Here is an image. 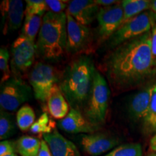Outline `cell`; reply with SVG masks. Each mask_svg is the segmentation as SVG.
Masks as SVG:
<instances>
[{
	"label": "cell",
	"instance_id": "32",
	"mask_svg": "<svg viewBox=\"0 0 156 156\" xmlns=\"http://www.w3.org/2000/svg\"><path fill=\"white\" fill-rule=\"evenodd\" d=\"M95 2L99 6H103V7H104L117 5L121 3V2L114 1V0H95Z\"/></svg>",
	"mask_w": 156,
	"mask_h": 156
},
{
	"label": "cell",
	"instance_id": "13",
	"mask_svg": "<svg viewBox=\"0 0 156 156\" xmlns=\"http://www.w3.org/2000/svg\"><path fill=\"white\" fill-rule=\"evenodd\" d=\"M2 16V32L7 34L10 31L20 28L22 23L24 9L23 3L20 0H5L0 5Z\"/></svg>",
	"mask_w": 156,
	"mask_h": 156
},
{
	"label": "cell",
	"instance_id": "33",
	"mask_svg": "<svg viewBox=\"0 0 156 156\" xmlns=\"http://www.w3.org/2000/svg\"><path fill=\"white\" fill-rule=\"evenodd\" d=\"M150 147H151V151L156 153V133L154 134V136L150 141Z\"/></svg>",
	"mask_w": 156,
	"mask_h": 156
},
{
	"label": "cell",
	"instance_id": "34",
	"mask_svg": "<svg viewBox=\"0 0 156 156\" xmlns=\"http://www.w3.org/2000/svg\"><path fill=\"white\" fill-rule=\"evenodd\" d=\"M151 10L156 15V0L151 1Z\"/></svg>",
	"mask_w": 156,
	"mask_h": 156
},
{
	"label": "cell",
	"instance_id": "19",
	"mask_svg": "<svg viewBox=\"0 0 156 156\" xmlns=\"http://www.w3.org/2000/svg\"><path fill=\"white\" fill-rule=\"evenodd\" d=\"M122 6L124 10V23H125L145 10L151 9V1L124 0L122 1Z\"/></svg>",
	"mask_w": 156,
	"mask_h": 156
},
{
	"label": "cell",
	"instance_id": "14",
	"mask_svg": "<svg viewBox=\"0 0 156 156\" xmlns=\"http://www.w3.org/2000/svg\"><path fill=\"white\" fill-rule=\"evenodd\" d=\"M101 7L95 1L90 0H74L69 2L67 12L77 22L88 26L97 18Z\"/></svg>",
	"mask_w": 156,
	"mask_h": 156
},
{
	"label": "cell",
	"instance_id": "18",
	"mask_svg": "<svg viewBox=\"0 0 156 156\" xmlns=\"http://www.w3.org/2000/svg\"><path fill=\"white\" fill-rule=\"evenodd\" d=\"M41 141L30 136H23L15 141L16 153L21 156H38Z\"/></svg>",
	"mask_w": 156,
	"mask_h": 156
},
{
	"label": "cell",
	"instance_id": "17",
	"mask_svg": "<svg viewBox=\"0 0 156 156\" xmlns=\"http://www.w3.org/2000/svg\"><path fill=\"white\" fill-rule=\"evenodd\" d=\"M46 105L50 115L56 119H62L69 113V105L57 83L51 90Z\"/></svg>",
	"mask_w": 156,
	"mask_h": 156
},
{
	"label": "cell",
	"instance_id": "2",
	"mask_svg": "<svg viewBox=\"0 0 156 156\" xmlns=\"http://www.w3.org/2000/svg\"><path fill=\"white\" fill-rule=\"evenodd\" d=\"M96 69L88 56L76 58L66 67L59 87L71 108L83 112L88 100Z\"/></svg>",
	"mask_w": 156,
	"mask_h": 156
},
{
	"label": "cell",
	"instance_id": "29",
	"mask_svg": "<svg viewBox=\"0 0 156 156\" xmlns=\"http://www.w3.org/2000/svg\"><path fill=\"white\" fill-rule=\"evenodd\" d=\"M15 153H16L15 141L6 140L0 142V156H5Z\"/></svg>",
	"mask_w": 156,
	"mask_h": 156
},
{
	"label": "cell",
	"instance_id": "1",
	"mask_svg": "<svg viewBox=\"0 0 156 156\" xmlns=\"http://www.w3.org/2000/svg\"><path fill=\"white\" fill-rule=\"evenodd\" d=\"M102 68L114 93L152 85L156 62L151 51V31L112 48Z\"/></svg>",
	"mask_w": 156,
	"mask_h": 156
},
{
	"label": "cell",
	"instance_id": "35",
	"mask_svg": "<svg viewBox=\"0 0 156 156\" xmlns=\"http://www.w3.org/2000/svg\"><path fill=\"white\" fill-rule=\"evenodd\" d=\"M5 156H18V155L16 153H11V154H8V155H6Z\"/></svg>",
	"mask_w": 156,
	"mask_h": 156
},
{
	"label": "cell",
	"instance_id": "20",
	"mask_svg": "<svg viewBox=\"0 0 156 156\" xmlns=\"http://www.w3.org/2000/svg\"><path fill=\"white\" fill-rule=\"evenodd\" d=\"M43 17L44 16L41 15L25 14L21 35L32 41H35L37 34H39L41 27Z\"/></svg>",
	"mask_w": 156,
	"mask_h": 156
},
{
	"label": "cell",
	"instance_id": "11",
	"mask_svg": "<svg viewBox=\"0 0 156 156\" xmlns=\"http://www.w3.org/2000/svg\"><path fill=\"white\" fill-rule=\"evenodd\" d=\"M79 142L83 151L91 156L102 155L119 144L118 138L106 132L83 134Z\"/></svg>",
	"mask_w": 156,
	"mask_h": 156
},
{
	"label": "cell",
	"instance_id": "36",
	"mask_svg": "<svg viewBox=\"0 0 156 156\" xmlns=\"http://www.w3.org/2000/svg\"><path fill=\"white\" fill-rule=\"evenodd\" d=\"M147 156H156V153H155V152H154V153H153L149 154V155H148Z\"/></svg>",
	"mask_w": 156,
	"mask_h": 156
},
{
	"label": "cell",
	"instance_id": "30",
	"mask_svg": "<svg viewBox=\"0 0 156 156\" xmlns=\"http://www.w3.org/2000/svg\"><path fill=\"white\" fill-rule=\"evenodd\" d=\"M152 12V11H151ZM151 51L156 62V15L152 12L151 19Z\"/></svg>",
	"mask_w": 156,
	"mask_h": 156
},
{
	"label": "cell",
	"instance_id": "9",
	"mask_svg": "<svg viewBox=\"0 0 156 156\" xmlns=\"http://www.w3.org/2000/svg\"><path fill=\"white\" fill-rule=\"evenodd\" d=\"M67 15V52L72 54L86 53L92 44V33L88 26L79 23L66 12Z\"/></svg>",
	"mask_w": 156,
	"mask_h": 156
},
{
	"label": "cell",
	"instance_id": "31",
	"mask_svg": "<svg viewBox=\"0 0 156 156\" xmlns=\"http://www.w3.org/2000/svg\"><path fill=\"white\" fill-rule=\"evenodd\" d=\"M38 156H52L49 147H48V145L45 140H42L41 141V145Z\"/></svg>",
	"mask_w": 156,
	"mask_h": 156
},
{
	"label": "cell",
	"instance_id": "15",
	"mask_svg": "<svg viewBox=\"0 0 156 156\" xmlns=\"http://www.w3.org/2000/svg\"><path fill=\"white\" fill-rule=\"evenodd\" d=\"M154 84L144 87L130 99L128 103V114L132 120H143L149 108Z\"/></svg>",
	"mask_w": 156,
	"mask_h": 156
},
{
	"label": "cell",
	"instance_id": "5",
	"mask_svg": "<svg viewBox=\"0 0 156 156\" xmlns=\"http://www.w3.org/2000/svg\"><path fill=\"white\" fill-rule=\"evenodd\" d=\"M151 19L152 12L145 11L124 23L108 40V46L114 48L151 31Z\"/></svg>",
	"mask_w": 156,
	"mask_h": 156
},
{
	"label": "cell",
	"instance_id": "21",
	"mask_svg": "<svg viewBox=\"0 0 156 156\" xmlns=\"http://www.w3.org/2000/svg\"><path fill=\"white\" fill-rule=\"evenodd\" d=\"M143 130L147 134L156 133V84L153 86L151 103L147 114L142 120Z\"/></svg>",
	"mask_w": 156,
	"mask_h": 156
},
{
	"label": "cell",
	"instance_id": "10",
	"mask_svg": "<svg viewBox=\"0 0 156 156\" xmlns=\"http://www.w3.org/2000/svg\"><path fill=\"white\" fill-rule=\"evenodd\" d=\"M96 19L98 23V34L101 40H108L124 23L122 2L110 7H101Z\"/></svg>",
	"mask_w": 156,
	"mask_h": 156
},
{
	"label": "cell",
	"instance_id": "24",
	"mask_svg": "<svg viewBox=\"0 0 156 156\" xmlns=\"http://www.w3.org/2000/svg\"><path fill=\"white\" fill-rule=\"evenodd\" d=\"M56 123L49 118L47 113H43L39 116L38 120L34 122L30 129V132L33 134H44L51 133L56 129Z\"/></svg>",
	"mask_w": 156,
	"mask_h": 156
},
{
	"label": "cell",
	"instance_id": "26",
	"mask_svg": "<svg viewBox=\"0 0 156 156\" xmlns=\"http://www.w3.org/2000/svg\"><path fill=\"white\" fill-rule=\"evenodd\" d=\"M9 54L5 46H2L0 49V69L2 72L1 85L10 79L11 73L9 66Z\"/></svg>",
	"mask_w": 156,
	"mask_h": 156
},
{
	"label": "cell",
	"instance_id": "27",
	"mask_svg": "<svg viewBox=\"0 0 156 156\" xmlns=\"http://www.w3.org/2000/svg\"><path fill=\"white\" fill-rule=\"evenodd\" d=\"M26 8L25 14L28 15H38L44 16L47 12L48 7L46 1L43 0H27Z\"/></svg>",
	"mask_w": 156,
	"mask_h": 156
},
{
	"label": "cell",
	"instance_id": "23",
	"mask_svg": "<svg viewBox=\"0 0 156 156\" xmlns=\"http://www.w3.org/2000/svg\"><path fill=\"white\" fill-rule=\"evenodd\" d=\"M36 119V114L34 109L26 104L19 109L16 115L17 126L21 131L25 132L30 129Z\"/></svg>",
	"mask_w": 156,
	"mask_h": 156
},
{
	"label": "cell",
	"instance_id": "22",
	"mask_svg": "<svg viewBox=\"0 0 156 156\" xmlns=\"http://www.w3.org/2000/svg\"><path fill=\"white\" fill-rule=\"evenodd\" d=\"M17 122L11 114L1 109L0 114V139L2 141L10 137L16 132Z\"/></svg>",
	"mask_w": 156,
	"mask_h": 156
},
{
	"label": "cell",
	"instance_id": "7",
	"mask_svg": "<svg viewBox=\"0 0 156 156\" xmlns=\"http://www.w3.org/2000/svg\"><path fill=\"white\" fill-rule=\"evenodd\" d=\"M32 96L30 85L18 78L11 77L1 85L0 106L6 112H15Z\"/></svg>",
	"mask_w": 156,
	"mask_h": 156
},
{
	"label": "cell",
	"instance_id": "3",
	"mask_svg": "<svg viewBox=\"0 0 156 156\" xmlns=\"http://www.w3.org/2000/svg\"><path fill=\"white\" fill-rule=\"evenodd\" d=\"M67 15L48 11L43 17L36 43L37 54L43 59L55 62L67 52Z\"/></svg>",
	"mask_w": 156,
	"mask_h": 156
},
{
	"label": "cell",
	"instance_id": "8",
	"mask_svg": "<svg viewBox=\"0 0 156 156\" xmlns=\"http://www.w3.org/2000/svg\"><path fill=\"white\" fill-rule=\"evenodd\" d=\"M11 69L15 78L26 73L34 63L37 54L36 44L25 36H19L13 42L11 48Z\"/></svg>",
	"mask_w": 156,
	"mask_h": 156
},
{
	"label": "cell",
	"instance_id": "12",
	"mask_svg": "<svg viewBox=\"0 0 156 156\" xmlns=\"http://www.w3.org/2000/svg\"><path fill=\"white\" fill-rule=\"evenodd\" d=\"M57 124L62 130L69 134H92L101 128L90 122L80 111L73 108L64 119L58 121Z\"/></svg>",
	"mask_w": 156,
	"mask_h": 156
},
{
	"label": "cell",
	"instance_id": "4",
	"mask_svg": "<svg viewBox=\"0 0 156 156\" xmlns=\"http://www.w3.org/2000/svg\"><path fill=\"white\" fill-rule=\"evenodd\" d=\"M110 90L103 76L96 69L93 86L83 112L85 116L95 125H102L106 122L108 107Z\"/></svg>",
	"mask_w": 156,
	"mask_h": 156
},
{
	"label": "cell",
	"instance_id": "6",
	"mask_svg": "<svg viewBox=\"0 0 156 156\" xmlns=\"http://www.w3.org/2000/svg\"><path fill=\"white\" fill-rule=\"evenodd\" d=\"M29 83L34 96L42 103H46L51 90L57 83L56 70L50 64L37 62L29 73Z\"/></svg>",
	"mask_w": 156,
	"mask_h": 156
},
{
	"label": "cell",
	"instance_id": "28",
	"mask_svg": "<svg viewBox=\"0 0 156 156\" xmlns=\"http://www.w3.org/2000/svg\"><path fill=\"white\" fill-rule=\"evenodd\" d=\"M69 1L62 0H46V3L48 9L54 13H62L67 8L69 5Z\"/></svg>",
	"mask_w": 156,
	"mask_h": 156
},
{
	"label": "cell",
	"instance_id": "16",
	"mask_svg": "<svg viewBox=\"0 0 156 156\" xmlns=\"http://www.w3.org/2000/svg\"><path fill=\"white\" fill-rule=\"evenodd\" d=\"M52 156H80L77 146L55 129L44 135Z\"/></svg>",
	"mask_w": 156,
	"mask_h": 156
},
{
	"label": "cell",
	"instance_id": "25",
	"mask_svg": "<svg viewBox=\"0 0 156 156\" xmlns=\"http://www.w3.org/2000/svg\"><path fill=\"white\" fill-rule=\"evenodd\" d=\"M104 156H142V146L138 143L124 144Z\"/></svg>",
	"mask_w": 156,
	"mask_h": 156
}]
</instances>
